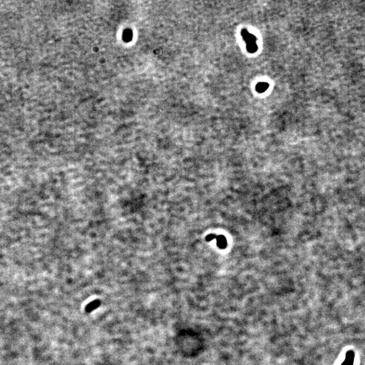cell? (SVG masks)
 Here are the masks:
<instances>
[{
	"mask_svg": "<svg viewBox=\"0 0 365 365\" xmlns=\"http://www.w3.org/2000/svg\"><path fill=\"white\" fill-rule=\"evenodd\" d=\"M352 357H353V356H348V358H347V359L345 360V361L344 362L345 363L343 364V365H352Z\"/></svg>",
	"mask_w": 365,
	"mask_h": 365,
	"instance_id": "obj_4",
	"label": "cell"
},
{
	"mask_svg": "<svg viewBox=\"0 0 365 365\" xmlns=\"http://www.w3.org/2000/svg\"><path fill=\"white\" fill-rule=\"evenodd\" d=\"M217 242V245L221 249H225L227 246V241L224 235H217L216 238Z\"/></svg>",
	"mask_w": 365,
	"mask_h": 365,
	"instance_id": "obj_2",
	"label": "cell"
},
{
	"mask_svg": "<svg viewBox=\"0 0 365 365\" xmlns=\"http://www.w3.org/2000/svg\"><path fill=\"white\" fill-rule=\"evenodd\" d=\"M216 237H217V235L215 234H210L207 236L206 240L208 241V242H209V241H212L214 239H216Z\"/></svg>",
	"mask_w": 365,
	"mask_h": 365,
	"instance_id": "obj_5",
	"label": "cell"
},
{
	"mask_svg": "<svg viewBox=\"0 0 365 365\" xmlns=\"http://www.w3.org/2000/svg\"><path fill=\"white\" fill-rule=\"evenodd\" d=\"M242 35L246 42L247 49L250 53H254L257 51L258 46L256 45V38L254 35L251 34L247 30L243 29L242 30Z\"/></svg>",
	"mask_w": 365,
	"mask_h": 365,
	"instance_id": "obj_1",
	"label": "cell"
},
{
	"mask_svg": "<svg viewBox=\"0 0 365 365\" xmlns=\"http://www.w3.org/2000/svg\"><path fill=\"white\" fill-rule=\"evenodd\" d=\"M269 87V85L267 83H264V82H262V83H258L256 87V91L258 93H263L266 91V89H268Z\"/></svg>",
	"mask_w": 365,
	"mask_h": 365,
	"instance_id": "obj_3",
	"label": "cell"
}]
</instances>
